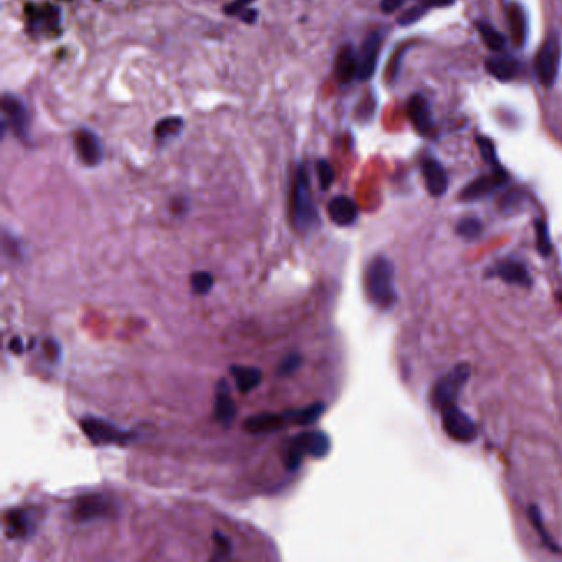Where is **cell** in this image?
Wrapping results in <instances>:
<instances>
[{
	"mask_svg": "<svg viewBox=\"0 0 562 562\" xmlns=\"http://www.w3.org/2000/svg\"><path fill=\"white\" fill-rule=\"evenodd\" d=\"M236 416H238V406L231 396L228 381L221 379L215 393V419L223 427H229L234 423Z\"/></svg>",
	"mask_w": 562,
	"mask_h": 562,
	"instance_id": "2e32d148",
	"label": "cell"
},
{
	"mask_svg": "<svg viewBox=\"0 0 562 562\" xmlns=\"http://www.w3.org/2000/svg\"><path fill=\"white\" fill-rule=\"evenodd\" d=\"M249 2H251V0H234L231 6L225 8V12L229 13V15H239L243 8L249 6Z\"/></svg>",
	"mask_w": 562,
	"mask_h": 562,
	"instance_id": "f35d334b",
	"label": "cell"
},
{
	"mask_svg": "<svg viewBox=\"0 0 562 562\" xmlns=\"http://www.w3.org/2000/svg\"><path fill=\"white\" fill-rule=\"evenodd\" d=\"M402 2H404V0H381V10L386 13H393L402 6Z\"/></svg>",
	"mask_w": 562,
	"mask_h": 562,
	"instance_id": "ab89813d",
	"label": "cell"
},
{
	"mask_svg": "<svg viewBox=\"0 0 562 562\" xmlns=\"http://www.w3.org/2000/svg\"><path fill=\"white\" fill-rule=\"evenodd\" d=\"M406 48H409V45H407V47H404V48H401L399 52H396V54H394V58H393V61L388 65V73H389V78H391V79L396 78V75L399 71V60H401V56L404 54Z\"/></svg>",
	"mask_w": 562,
	"mask_h": 562,
	"instance_id": "74e56055",
	"label": "cell"
},
{
	"mask_svg": "<svg viewBox=\"0 0 562 562\" xmlns=\"http://www.w3.org/2000/svg\"><path fill=\"white\" fill-rule=\"evenodd\" d=\"M292 424V417H290V411L284 412H261V414L249 416L244 420L243 429L248 434H269L275 432V430L285 427V425Z\"/></svg>",
	"mask_w": 562,
	"mask_h": 562,
	"instance_id": "4fadbf2b",
	"label": "cell"
},
{
	"mask_svg": "<svg viewBox=\"0 0 562 562\" xmlns=\"http://www.w3.org/2000/svg\"><path fill=\"white\" fill-rule=\"evenodd\" d=\"M455 229H457V234H459L460 238H464L465 241H475V239H478L480 236H482L483 225L478 218L469 216V218H462L459 223H457Z\"/></svg>",
	"mask_w": 562,
	"mask_h": 562,
	"instance_id": "4316f807",
	"label": "cell"
},
{
	"mask_svg": "<svg viewBox=\"0 0 562 562\" xmlns=\"http://www.w3.org/2000/svg\"><path fill=\"white\" fill-rule=\"evenodd\" d=\"M492 274L500 278L503 282L506 284H516L523 285V287H529L533 284L531 275L528 274V269L516 261H501L495 264L492 269Z\"/></svg>",
	"mask_w": 562,
	"mask_h": 562,
	"instance_id": "44dd1931",
	"label": "cell"
},
{
	"mask_svg": "<svg viewBox=\"0 0 562 562\" xmlns=\"http://www.w3.org/2000/svg\"><path fill=\"white\" fill-rule=\"evenodd\" d=\"M477 144H478L480 153H482V157L485 158V160H487L488 163H492V165H496V152H495V145H493L492 140L487 137H478Z\"/></svg>",
	"mask_w": 562,
	"mask_h": 562,
	"instance_id": "e575fe53",
	"label": "cell"
},
{
	"mask_svg": "<svg viewBox=\"0 0 562 562\" xmlns=\"http://www.w3.org/2000/svg\"><path fill=\"white\" fill-rule=\"evenodd\" d=\"M117 513V503L106 493H91L76 500L71 515L79 523L111 518Z\"/></svg>",
	"mask_w": 562,
	"mask_h": 562,
	"instance_id": "8992f818",
	"label": "cell"
},
{
	"mask_svg": "<svg viewBox=\"0 0 562 562\" xmlns=\"http://www.w3.org/2000/svg\"><path fill=\"white\" fill-rule=\"evenodd\" d=\"M302 363H303V356L301 355V353H297V351L289 353V355L285 356L282 361H280L279 370H278V374H279V376H290V374H294L298 368H301Z\"/></svg>",
	"mask_w": 562,
	"mask_h": 562,
	"instance_id": "d6a6232c",
	"label": "cell"
},
{
	"mask_svg": "<svg viewBox=\"0 0 562 562\" xmlns=\"http://www.w3.org/2000/svg\"><path fill=\"white\" fill-rule=\"evenodd\" d=\"M40 524V508L26 506L12 510L7 516V534L12 539H26L33 536Z\"/></svg>",
	"mask_w": 562,
	"mask_h": 562,
	"instance_id": "9c48e42d",
	"label": "cell"
},
{
	"mask_svg": "<svg viewBox=\"0 0 562 562\" xmlns=\"http://www.w3.org/2000/svg\"><path fill=\"white\" fill-rule=\"evenodd\" d=\"M506 180L508 175L503 169H496L492 175L478 176V179H475L471 183H469L464 190H462L460 199H464V202H475V199L487 197V195L492 193L493 190L505 185Z\"/></svg>",
	"mask_w": 562,
	"mask_h": 562,
	"instance_id": "9a60e30c",
	"label": "cell"
},
{
	"mask_svg": "<svg viewBox=\"0 0 562 562\" xmlns=\"http://www.w3.org/2000/svg\"><path fill=\"white\" fill-rule=\"evenodd\" d=\"M521 205H523V195L519 192H513L506 193L505 197H503L501 203H500V208L503 213H506V215H511V213H515L516 210H519Z\"/></svg>",
	"mask_w": 562,
	"mask_h": 562,
	"instance_id": "836d02e7",
	"label": "cell"
},
{
	"mask_svg": "<svg viewBox=\"0 0 562 562\" xmlns=\"http://www.w3.org/2000/svg\"><path fill=\"white\" fill-rule=\"evenodd\" d=\"M213 546H215V554L211 556V559H228L233 554V544L223 533H213Z\"/></svg>",
	"mask_w": 562,
	"mask_h": 562,
	"instance_id": "f546056e",
	"label": "cell"
},
{
	"mask_svg": "<svg viewBox=\"0 0 562 562\" xmlns=\"http://www.w3.org/2000/svg\"><path fill=\"white\" fill-rule=\"evenodd\" d=\"M79 424L86 437L94 446H124L134 439V432L130 430L119 429L117 425L94 416L83 417Z\"/></svg>",
	"mask_w": 562,
	"mask_h": 562,
	"instance_id": "5b68a950",
	"label": "cell"
},
{
	"mask_svg": "<svg viewBox=\"0 0 562 562\" xmlns=\"http://www.w3.org/2000/svg\"><path fill=\"white\" fill-rule=\"evenodd\" d=\"M358 76V54L351 45H343L335 60V78L340 84L351 83Z\"/></svg>",
	"mask_w": 562,
	"mask_h": 562,
	"instance_id": "d6986e66",
	"label": "cell"
},
{
	"mask_svg": "<svg viewBox=\"0 0 562 562\" xmlns=\"http://www.w3.org/2000/svg\"><path fill=\"white\" fill-rule=\"evenodd\" d=\"M317 179H319V185H320V190H328L330 187H332V183H333V180H335V172H333V167L330 165L328 162L326 160H324V158H321V160H319L317 162Z\"/></svg>",
	"mask_w": 562,
	"mask_h": 562,
	"instance_id": "1f68e13d",
	"label": "cell"
},
{
	"mask_svg": "<svg viewBox=\"0 0 562 562\" xmlns=\"http://www.w3.org/2000/svg\"><path fill=\"white\" fill-rule=\"evenodd\" d=\"M73 145L78 153L79 160L86 167H96L102 162L104 149L102 142L93 130L89 129H78L73 135Z\"/></svg>",
	"mask_w": 562,
	"mask_h": 562,
	"instance_id": "30bf717a",
	"label": "cell"
},
{
	"mask_svg": "<svg viewBox=\"0 0 562 562\" xmlns=\"http://www.w3.org/2000/svg\"><path fill=\"white\" fill-rule=\"evenodd\" d=\"M442 425L448 437L462 443H470L477 439V425L457 404L442 409Z\"/></svg>",
	"mask_w": 562,
	"mask_h": 562,
	"instance_id": "ba28073f",
	"label": "cell"
},
{
	"mask_svg": "<svg viewBox=\"0 0 562 562\" xmlns=\"http://www.w3.org/2000/svg\"><path fill=\"white\" fill-rule=\"evenodd\" d=\"M425 12V8L420 6V7H412L409 10H406L402 13V17H399V24L401 25H411L414 24L416 20H419L420 17H423V13Z\"/></svg>",
	"mask_w": 562,
	"mask_h": 562,
	"instance_id": "d590c367",
	"label": "cell"
},
{
	"mask_svg": "<svg viewBox=\"0 0 562 562\" xmlns=\"http://www.w3.org/2000/svg\"><path fill=\"white\" fill-rule=\"evenodd\" d=\"M477 30L478 33L482 35L483 42L487 47L492 50V52H501L505 48V36H503L500 31L493 29L492 25L487 24V22H477Z\"/></svg>",
	"mask_w": 562,
	"mask_h": 562,
	"instance_id": "d4e9b609",
	"label": "cell"
},
{
	"mask_svg": "<svg viewBox=\"0 0 562 562\" xmlns=\"http://www.w3.org/2000/svg\"><path fill=\"white\" fill-rule=\"evenodd\" d=\"M326 213L337 226H351L356 223L360 210H358V205L350 197L338 195V197L330 199Z\"/></svg>",
	"mask_w": 562,
	"mask_h": 562,
	"instance_id": "e0dca14e",
	"label": "cell"
},
{
	"mask_svg": "<svg viewBox=\"0 0 562 562\" xmlns=\"http://www.w3.org/2000/svg\"><path fill=\"white\" fill-rule=\"evenodd\" d=\"M379 50H381V33L373 31V33L366 36L365 42L361 45L360 54H358V76H356L358 79L366 81L374 75Z\"/></svg>",
	"mask_w": 562,
	"mask_h": 562,
	"instance_id": "5bb4252c",
	"label": "cell"
},
{
	"mask_svg": "<svg viewBox=\"0 0 562 562\" xmlns=\"http://www.w3.org/2000/svg\"><path fill=\"white\" fill-rule=\"evenodd\" d=\"M536 244H538V251L541 252V256H549L552 251L549 229H547V225L541 220L536 221Z\"/></svg>",
	"mask_w": 562,
	"mask_h": 562,
	"instance_id": "4dcf8cb0",
	"label": "cell"
},
{
	"mask_svg": "<svg viewBox=\"0 0 562 562\" xmlns=\"http://www.w3.org/2000/svg\"><path fill=\"white\" fill-rule=\"evenodd\" d=\"M365 290L368 301L379 310H391L397 302L394 287V266L386 256H374L365 272Z\"/></svg>",
	"mask_w": 562,
	"mask_h": 562,
	"instance_id": "6da1fadb",
	"label": "cell"
},
{
	"mask_svg": "<svg viewBox=\"0 0 562 562\" xmlns=\"http://www.w3.org/2000/svg\"><path fill=\"white\" fill-rule=\"evenodd\" d=\"M423 176L427 192L432 197H442L446 195L448 187V179L446 169L434 158H427L423 162Z\"/></svg>",
	"mask_w": 562,
	"mask_h": 562,
	"instance_id": "ac0fdd59",
	"label": "cell"
},
{
	"mask_svg": "<svg viewBox=\"0 0 562 562\" xmlns=\"http://www.w3.org/2000/svg\"><path fill=\"white\" fill-rule=\"evenodd\" d=\"M332 442L330 437L321 430H307L290 439L289 448L285 452V469L297 471L301 469L303 457L310 455L312 459H324L328 455Z\"/></svg>",
	"mask_w": 562,
	"mask_h": 562,
	"instance_id": "3957f363",
	"label": "cell"
},
{
	"mask_svg": "<svg viewBox=\"0 0 562 562\" xmlns=\"http://www.w3.org/2000/svg\"><path fill=\"white\" fill-rule=\"evenodd\" d=\"M485 68L492 76L500 81L513 79L518 73V63L511 56H492L485 63Z\"/></svg>",
	"mask_w": 562,
	"mask_h": 562,
	"instance_id": "cb8c5ba5",
	"label": "cell"
},
{
	"mask_svg": "<svg viewBox=\"0 0 562 562\" xmlns=\"http://www.w3.org/2000/svg\"><path fill=\"white\" fill-rule=\"evenodd\" d=\"M2 109H3V124H10L12 130L18 137H26L29 135V111H26L25 102L15 94H3L2 98Z\"/></svg>",
	"mask_w": 562,
	"mask_h": 562,
	"instance_id": "8fae6325",
	"label": "cell"
},
{
	"mask_svg": "<svg viewBox=\"0 0 562 562\" xmlns=\"http://www.w3.org/2000/svg\"><path fill=\"white\" fill-rule=\"evenodd\" d=\"M470 374L471 368L469 363H459L442 378H439L432 388V394H430V402H432L435 409L442 411L448 406L455 404L466 383H469Z\"/></svg>",
	"mask_w": 562,
	"mask_h": 562,
	"instance_id": "277c9868",
	"label": "cell"
},
{
	"mask_svg": "<svg viewBox=\"0 0 562 562\" xmlns=\"http://www.w3.org/2000/svg\"><path fill=\"white\" fill-rule=\"evenodd\" d=\"M8 348H10V351H12V353H17V355H18V353H22V351H24V342H22V340L18 338V337L12 338L10 347H8Z\"/></svg>",
	"mask_w": 562,
	"mask_h": 562,
	"instance_id": "b9f144b4",
	"label": "cell"
},
{
	"mask_svg": "<svg viewBox=\"0 0 562 562\" xmlns=\"http://www.w3.org/2000/svg\"><path fill=\"white\" fill-rule=\"evenodd\" d=\"M508 24H510V33L516 47H523L526 35H528V20L523 7L513 2L508 7Z\"/></svg>",
	"mask_w": 562,
	"mask_h": 562,
	"instance_id": "603a6c76",
	"label": "cell"
},
{
	"mask_svg": "<svg viewBox=\"0 0 562 562\" xmlns=\"http://www.w3.org/2000/svg\"><path fill=\"white\" fill-rule=\"evenodd\" d=\"M528 515H529V519H531V523H533V528L536 529V533L539 534V538L542 539V542L546 544V546L549 547L551 551L559 552V551H561L559 546H557V544H556L554 541H552L549 531H547V529L544 528L541 513H539V508L531 505V506H529V510H528Z\"/></svg>",
	"mask_w": 562,
	"mask_h": 562,
	"instance_id": "83f0119b",
	"label": "cell"
},
{
	"mask_svg": "<svg viewBox=\"0 0 562 562\" xmlns=\"http://www.w3.org/2000/svg\"><path fill=\"white\" fill-rule=\"evenodd\" d=\"M231 374L236 381V386H238L239 393L248 394L251 393L252 389H256L262 383V371L259 368H254V366H241V365H233L231 366Z\"/></svg>",
	"mask_w": 562,
	"mask_h": 562,
	"instance_id": "7402d4cb",
	"label": "cell"
},
{
	"mask_svg": "<svg viewBox=\"0 0 562 562\" xmlns=\"http://www.w3.org/2000/svg\"><path fill=\"white\" fill-rule=\"evenodd\" d=\"M290 216H292V225L298 233L307 234L312 229L319 226V211L312 198L310 190V176H308L307 167H298L296 181L292 188V199H290Z\"/></svg>",
	"mask_w": 562,
	"mask_h": 562,
	"instance_id": "7a4b0ae2",
	"label": "cell"
},
{
	"mask_svg": "<svg viewBox=\"0 0 562 562\" xmlns=\"http://www.w3.org/2000/svg\"><path fill=\"white\" fill-rule=\"evenodd\" d=\"M455 0H420L424 8H432V7H447L452 6Z\"/></svg>",
	"mask_w": 562,
	"mask_h": 562,
	"instance_id": "60d3db41",
	"label": "cell"
},
{
	"mask_svg": "<svg viewBox=\"0 0 562 562\" xmlns=\"http://www.w3.org/2000/svg\"><path fill=\"white\" fill-rule=\"evenodd\" d=\"M561 63V40L556 33H551L544 40L542 47L539 48L536 61H534V70L536 76L544 88H551L554 84L559 73Z\"/></svg>",
	"mask_w": 562,
	"mask_h": 562,
	"instance_id": "52a82bcc",
	"label": "cell"
},
{
	"mask_svg": "<svg viewBox=\"0 0 562 562\" xmlns=\"http://www.w3.org/2000/svg\"><path fill=\"white\" fill-rule=\"evenodd\" d=\"M181 129H183V119L181 117H165V119L157 122L155 137L165 142V140H170L175 135H179Z\"/></svg>",
	"mask_w": 562,
	"mask_h": 562,
	"instance_id": "484cf974",
	"label": "cell"
},
{
	"mask_svg": "<svg viewBox=\"0 0 562 562\" xmlns=\"http://www.w3.org/2000/svg\"><path fill=\"white\" fill-rule=\"evenodd\" d=\"M190 285H192L193 294H197V296H206V294L211 292L213 285H215V278L208 271L193 272L192 278H190Z\"/></svg>",
	"mask_w": 562,
	"mask_h": 562,
	"instance_id": "f1b7e54d",
	"label": "cell"
},
{
	"mask_svg": "<svg viewBox=\"0 0 562 562\" xmlns=\"http://www.w3.org/2000/svg\"><path fill=\"white\" fill-rule=\"evenodd\" d=\"M29 31L31 35H52L60 26V10L54 6L29 7Z\"/></svg>",
	"mask_w": 562,
	"mask_h": 562,
	"instance_id": "7c38bea8",
	"label": "cell"
},
{
	"mask_svg": "<svg viewBox=\"0 0 562 562\" xmlns=\"http://www.w3.org/2000/svg\"><path fill=\"white\" fill-rule=\"evenodd\" d=\"M45 353H47V356H48L50 361L60 360L61 348H60V344L56 343V340L50 338V340H47V342H45Z\"/></svg>",
	"mask_w": 562,
	"mask_h": 562,
	"instance_id": "8d00e7d4",
	"label": "cell"
},
{
	"mask_svg": "<svg viewBox=\"0 0 562 562\" xmlns=\"http://www.w3.org/2000/svg\"><path fill=\"white\" fill-rule=\"evenodd\" d=\"M407 114L417 132L427 135L432 130V116L429 104L420 94H414L407 102Z\"/></svg>",
	"mask_w": 562,
	"mask_h": 562,
	"instance_id": "ffe728a7",
	"label": "cell"
}]
</instances>
